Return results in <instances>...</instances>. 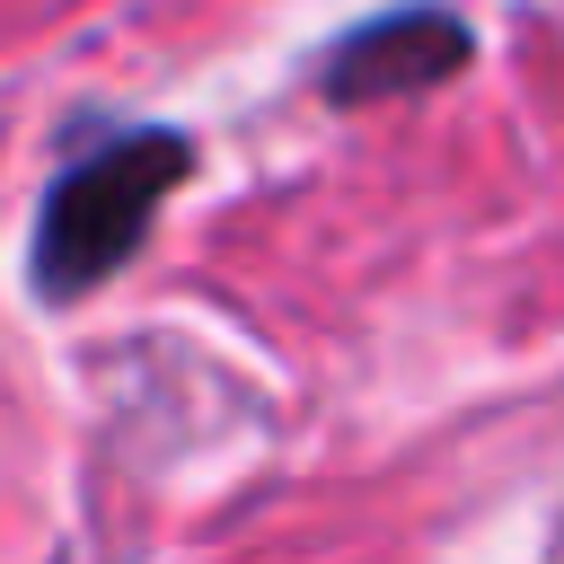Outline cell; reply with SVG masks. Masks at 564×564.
<instances>
[{"label":"cell","mask_w":564,"mask_h":564,"mask_svg":"<svg viewBox=\"0 0 564 564\" xmlns=\"http://www.w3.org/2000/svg\"><path fill=\"white\" fill-rule=\"evenodd\" d=\"M194 150L176 132H123L115 150L79 159L53 194H44V220H35V291L44 300H79L97 291L150 229V212L185 185Z\"/></svg>","instance_id":"1"},{"label":"cell","mask_w":564,"mask_h":564,"mask_svg":"<svg viewBox=\"0 0 564 564\" xmlns=\"http://www.w3.org/2000/svg\"><path fill=\"white\" fill-rule=\"evenodd\" d=\"M458 62H467V26L449 9H397V18H370L361 35H344L326 53V97L335 106H370V97L441 88Z\"/></svg>","instance_id":"2"}]
</instances>
